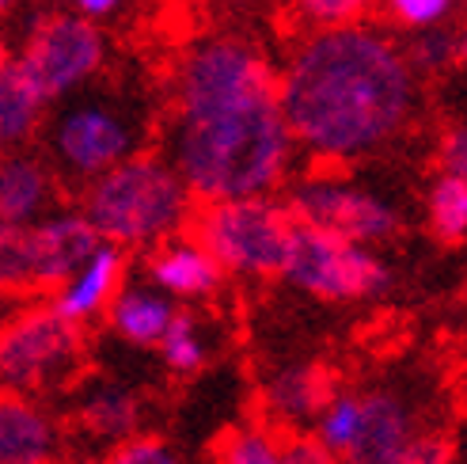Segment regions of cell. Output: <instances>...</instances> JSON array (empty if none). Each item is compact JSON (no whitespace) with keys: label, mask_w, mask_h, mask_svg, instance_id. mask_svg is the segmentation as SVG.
Masks as SVG:
<instances>
[{"label":"cell","mask_w":467,"mask_h":464,"mask_svg":"<svg viewBox=\"0 0 467 464\" xmlns=\"http://www.w3.org/2000/svg\"><path fill=\"white\" fill-rule=\"evenodd\" d=\"M277 107L323 164H346L384 149L414 114V77L395 46L361 27H327L296 50L277 80Z\"/></svg>","instance_id":"obj_1"},{"label":"cell","mask_w":467,"mask_h":464,"mask_svg":"<svg viewBox=\"0 0 467 464\" xmlns=\"http://www.w3.org/2000/svg\"><path fill=\"white\" fill-rule=\"evenodd\" d=\"M171 160L191 198L270 195L293 160V133L277 107V84L175 100Z\"/></svg>","instance_id":"obj_2"},{"label":"cell","mask_w":467,"mask_h":464,"mask_svg":"<svg viewBox=\"0 0 467 464\" xmlns=\"http://www.w3.org/2000/svg\"><path fill=\"white\" fill-rule=\"evenodd\" d=\"M99 240L119 248H152L191 221V191L160 156L130 153L114 168L88 179L84 210Z\"/></svg>","instance_id":"obj_3"},{"label":"cell","mask_w":467,"mask_h":464,"mask_svg":"<svg viewBox=\"0 0 467 464\" xmlns=\"http://www.w3.org/2000/svg\"><path fill=\"white\" fill-rule=\"evenodd\" d=\"M191 237L213 255L224 274L270 278L282 274L293 214L266 195L213 198L191 210Z\"/></svg>","instance_id":"obj_4"},{"label":"cell","mask_w":467,"mask_h":464,"mask_svg":"<svg viewBox=\"0 0 467 464\" xmlns=\"http://www.w3.org/2000/svg\"><path fill=\"white\" fill-rule=\"evenodd\" d=\"M84 362L80 328L46 309H23L0 323V388L50 392L77 377Z\"/></svg>","instance_id":"obj_5"},{"label":"cell","mask_w":467,"mask_h":464,"mask_svg":"<svg viewBox=\"0 0 467 464\" xmlns=\"http://www.w3.org/2000/svg\"><path fill=\"white\" fill-rule=\"evenodd\" d=\"M282 274L323 301H368L391 286L388 267L365 244L293 221Z\"/></svg>","instance_id":"obj_6"},{"label":"cell","mask_w":467,"mask_h":464,"mask_svg":"<svg viewBox=\"0 0 467 464\" xmlns=\"http://www.w3.org/2000/svg\"><path fill=\"white\" fill-rule=\"evenodd\" d=\"M137 149V122L130 111L107 100H80L57 114L50 153L68 179H96Z\"/></svg>","instance_id":"obj_7"},{"label":"cell","mask_w":467,"mask_h":464,"mask_svg":"<svg viewBox=\"0 0 467 464\" xmlns=\"http://www.w3.org/2000/svg\"><path fill=\"white\" fill-rule=\"evenodd\" d=\"M285 210L300 225L327 228V232H335V237H346L365 248L388 244L400 237V228H403L395 206H388L372 191H361L354 183H342L335 175H308L305 183H296Z\"/></svg>","instance_id":"obj_8"},{"label":"cell","mask_w":467,"mask_h":464,"mask_svg":"<svg viewBox=\"0 0 467 464\" xmlns=\"http://www.w3.org/2000/svg\"><path fill=\"white\" fill-rule=\"evenodd\" d=\"M103 61V38L88 19L77 16H46L27 38L19 65L35 80L46 100L65 96L84 84Z\"/></svg>","instance_id":"obj_9"},{"label":"cell","mask_w":467,"mask_h":464,"mask_svg":"<svg viewBox=\"0 0 467 464\" xmlns=\"http://www.w3.org/2000/svg\"><path fill=\"white\" fill-rule=\"evenodd\" d=\"M126 274H130V259H126V248L119 244H107L99 240L96 251L88 255V259L65 278L57 290H50V309L57 316H65L68 323H88L107 312V305L114 301L126 286Z\"/></svg>","instance_id":"obj_10"},{"label":"cell","mask_w":467,"mask_h":464,"mask_svg":"<svg viewBox=\"0 0 467 464\" xmlns=\"http://www.w3.org/2000/svg\"><path fill=\"white\" fill-rule=\"evenodd\" d=\"M31 240V290H57L99 244V232L84 214H50L27 225Z\"/></svg>","instance_id":"obj_11"},{"label":"cell","mask_w":467,"mask_h":464,"mask_svg":"<svg viewBox=\"0 0 467 464\" xmlns=\"http://www.w3.org/2000/svg\"><path fill=\"white\" fill-rule=\"evenodd\" d=\"M414 415L395 392L361 396V427L346 446V464H403L414 446Z\"/></svg>","instance_id":"obj_12"},{"label":"cell","mask_w":467,"mask_h":464,"mask_svg":"<svg viewBox=\"0 0 467 464\" xmlns=\"http://www.w3.org/2000/svg\"><path fill=\"white\" fill-rule=\"evenodd\" d=\"M145 270L149 282L171 301H209L224 286L221 263L194 237H182V232H171V237L152 244Z\"/></svg>","instance_id":"obj_13"},{"label":"cell","mask_w":467,"mask_h":464,"mask_svg":"<svg viewBox=\"0 0 467 464\" xmlns=\"http://www.w3.org/2000/svg\"><path fill=\"white\" fill-rule=\"evenodd\" d=\"M61 438L27 392L0 388V464H54Z\"/></svg>","instance_id":"obj_14"},{"label":"cell","mask_w":467,"mask_h":464,"mask_svg":"<svg viewBox=\"0 0 467 464\" xmlns=\"http://www.w3.org/2000/svg\"><path fill=\"white\" fill-rule=\"evenodd\" d=\"M54 202V175L27 153L0 156V221L35 225Z\"/></svg>","instance_id":"obj_15"},{"label":"cell","mask_w":467,"mask_h":464,"mask_svg":"<svg viewBox=\"0 0 467 464\" xmlns=\"http://www.w3.org/2000/svg\"><path fill=\"white\" fill-rule=\"evenodd\" d=\"M175 316V305L171 297L156 290L152 282L149 286H122L114 293V301L107 305V323L110 332L133 343V346H156L160 335L168 332V323Z\"/></svg>","instance_id":"obj_16"},{"label":"cell","mask_w":467,"mask_h":464,"mask_svg":"<svg viewBox=\"0 0 467 464\" xmlns=\"http://www.w3.org/2000/svg\"><path fill=\"white\" fill-rule=\"evenodd\" d=\"M335 392H338L335 377L323 365H293V369H282L266 385V407L277 423L296 427V423L316 419Z\"/></svg>","instance_id":"obj_17"},{"label":"cell","mask_w":467,"mask_h":464,"mask_svg":"<svg viewBox=\"0 0 467 464\" xmlns=\"http://www.w3.org/2000/svg\"><path fill=\"white\" fill-rule=\"evenodd\" d=\"M46 96L23 73L19 61H5L0 69V149H16L38 130Z\"/></svg>","instance_id":"obj_18"},{"label":"cell","mask_w":467,"mask_h":464,"mask_svg":"<svg viewBox=\"0 0 467 464\" xmlns=\"http://www.w3.org/2000/svg\"><path fill=\"white\" fill-rule=\"evenodd\" d=\"M137 419H141V407H137V396L119 385H99L96 392H88L80 404V423L88 434L107 438V442H122L137 430Z\"/></svg>","instance_id":"obj_19"},{"label":"cell","mask_w":467,"mask_h":464,"mask_svg":"<svg viewBox=\"0 0 467 464\" xmlns=\"http://www.w3.org/2000/svg\"><path fill=\"white\" fill-rule=\"evenodd\" d=\"M156 346H160V354H163V362H168L171 374L191 377L209 362V354H213V335H209L202 316L175 312L171 323H168V332L160 335Z\"/></svg>","instance_id":"obj_20"},{"label":"cell","mask_w":467,"mask_h":464,"mask_svg":"<svg viewBox=\"0 0 467 464\" xmlns=\"http://www.w3.org/2000/svg\"><path fill=\"white\" fill-rule=\"evenodd\" d=\"M430 228L441 244L467 237V175H441L430 191Z\"/></svg>","instance_id":"obj_21"},{"label":"cell","mask_w":467,"mask_h":464,"mask_svg":"<svg viewBox=\"0 0 467 464\" xmlns=\"http://www.w3.org/2000/svg\"><path fill=\"white\" fill-rule=\"evenodd\" d=\"M358 427H361V396H349V392H335V396L323 404V411L316 415V438L335 457L346 453Z\"/></svg>","instance_id":"obj_22"},{"label":"cell","mask_w":467,"mask_h":464,"mask_svg":"<svg viewBox=\"0 0 467 464\" xmlns=\"http://www.w3.org/2000/svg\"><path fill=\"white\" fill-rule=\"evenodd\" d=\"M0 293H31V240H27V225L0 221Z\"/></svg>","instance_id":"obj_23"},{"label":"cell","mask_w":467,"mask_h":464,"mask_svg":"<svg viewBox=\"0 0 467 464\" xmlns=\"http://www.w3.org/2000/svg\"><path fill=\"white\" fill-rule=\"evenodd\" d=\"M217 464H282V446L277 434L263 427H244L221 438Z\"/></svg>","instance_id":"obj_24"},{"label":"cell","mask_w":467,"mask_h":464,"mask_svg":"<svg viewBox=\"0 0 467 464\" xmlns=\"http://www.w3.org/2000/svg\"><path fill=\"white\" fill-rule=\"evenodd\" d=\"M103 464H182V457L152 434H130L119 446L110 449V457Z\"/></svg>","instance_id":"obj_25"},{"label":"cell","mask_w":467,"mask_h":464,"mask_svg":"<svg viewBox=\"0 0 467 464\" xmlns=\"http://www.w3.org/2000/svg\"><path fill=\"white\" fill-rule=\"evenodd\" d=\"M410 54H414L418 69H430V73H437V69H449V65L456 61L460 42H456V35H449V31H426L422 38L414 42Z\"/></svg>","instance_id":"obj_26"},{"label":"cell","mask_w":467,"mask_h":464,"mask_svg":"<svg viewBox=\"0 0 467 464\" xmlns=\"http://www.w3.org/2000/svg\"><path fill=\"white\" fill-rule=\"evenodd\" d=\"M277 446H282V464H338V457L312 434L285 430L277 434Z\"/></svg>","instance_id":"obj_27"},{"label":"cell","mask_w":467,"mask_h":464,"mask_svg":"<svg viewBox=\"0 0 467 464\" xmlns=\"http://www.w3.org/2000/svg\"><path fill=\"white\" fill-rule=\"evenodd\" d=\"M372 0H300V8L312 23L323 27H342V23H354Z\"/></svg>","instance_id":"obj_28"},{"label":"cell","mask_w":467,"mask_h":464,"mask_svg":"<svg viewBox=\"0 0 467 464\" xmlns=\"http://www.w3.org/2000/svg\"><path fill=\"white\" fill-rule=\"evenodd\" d=\"M388 12L403 27H430L449 12V0H388Z\"/></svg>","instance_id":"obj_29"},{"label":"cell","mask_w":467,"mask_h":464,"mask_svg":"<svg viewBox=\"0 0 467 464\" xmlns=\"http://www.w3.org/2000/svg\"><path fill=\"white\" fill-rule=\"evenodd\" d=\"M456 449L449 438H441V434H430V438H414V446L407 453L403 464H452Z\"/></svg>","instance_id":"obj_30"},{"label":"cell","mask_w":467,"mask_h":464,"mask_svg":"<svg viewBox=\"0 0 467 464\" xmlns=\"http://www.w3.org/2000/svg\"><path fill=\"white\" fill-rule=\"evenodd\" d=\"M437 156H441V168H445L449 175H467V133L463 130H449Z\"/></svg>","instance_id":"obj_31"},{"label":"cell","mask_w":467,"mask_h":464,"mask_svg":"<svg viewBox=\"0 0 467 464\" xmlns=\"http://www.w3.org/2000/svg\"><path fill=\"white\" fill-rule=\"evenodd\" d=\"M77 5L88 12V16H103V12H110L119 0H77Z\"/></svg>","instance_id":"obj_32"},{"label":"cell","mask_w":467,"mask_h":464,"mask_svg":"<svg viewBox=\"0 0 467 464\" xmlns=\"http://www.w3.org/2000/svg\"><path fill=\"white\" fill-rule=\"evenodd\" d=\"M5 61H8V50H5V42H0V69H5Z\"/></svg>","instance_id":"obj_33"},{"label":"cell","mask_w":467,"mask_h":464,"mask_svg":"<svg viewBox=\"0 0 467 464\" xmlns=\"http://www.w3.org/2000/svg\"><path fill=\"white\" fill-rule=\"evenodd\" d=\"M12 5H16V0H0V12H8Z\"/></svg>","instance_id":"obj_34"},{"label":"cell","mask_w":467,"mask_h":464,"mask_svg":"<svg viewBox=\"0 0 467 464\" xmlns=\"http://www.w3.org/2000/svg\"><path fill=\"white\" fill-rule=\"evenodd\" d=\"M73 464H103V460H73Z\"/></svg>","instance_id":"obj_35"}]
</instances>
